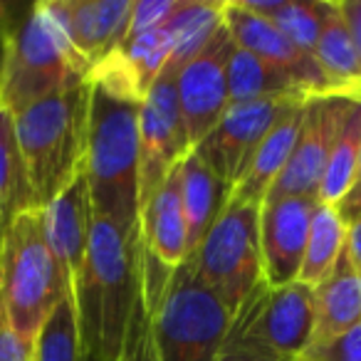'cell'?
<instances>
[{
    "mask_svg": "<svg viewBox=\"0 0 361 361\" xmlns=\"http://www.w3.org/2000/svg\"><path fill=\"white\" fill-rule=\"evenodd\" d=\"M346 255H349L351 265L356 267V272L361 275V216L356 221L346 223Z\"/></svg>",
    "mask_w": 361,
    "mask_h": 361,
    "instance_id": "e575fe53",
    "label": "cell"
},
{
    "mask_svg": "<svg viewBox=\"0 0 361 361\" xmlns=\"http://www.w3.org/2000/svg\"><path fill=\"white\" fill-rule=\"evenodd\" d=\"M305 102L292 104L290 109L277 119V124L267 131L262 144L257 146V151L252 154L243 178L238 180L235 186H233V191L228 193L226 203H252V206H262L267 191H270V186L275 183L277 176L282 173L292 149H295L297 134H300V126H302Z\"/></svg>",
    "mask_w": 361,
    "mask_h": 361,
    "instance_id": "ac0fdd59",
    "label": "cell"
},
{
    "mask_svg": "<svg viewBox=\"0 0 361 361\" xmlns=\"http://www.w3.org/2000/svg\"><path fill=\"white\" fill-rule=\"evenodd\" d=\"M361 156V99L349 97L341 111L339 126H336L334 144H331L326 169L322 176V186L317 203L339 206L344 196L354 186L356 166Z\"/></svg>",
    "mask_w": 361,
    "mask_h": 361,
    "instance_id": "44dd1931",
    "label": "cell"
},
{
    "mask_svg": "<svg viewBox=\"0 0 361 361\" xmlns=\"http://www.w3.org/2000/svg\"><path fill=\"white\" fill-rule=\"evenodd\" d=\"M314 198H277L260 206V260L262 282L270 290L300 277L307 238L312 228Z\"/></svg>",
    "mask_w": 361,
    "mask_h": 361,
    "instance_id": "4fadbf2b",
    "label": "cell"
},
{
    "mask_svg": "<svg viewBox=\"0 0 361 361\" xmlns=\"http://www.w3.org/2000/svg\"><path fill=\"white\" fill-rule=\"evenodd\" d=\"M336 211L344 218V223H351L361 216V156H359V166H356L354 186H351V191L344 196V201L336 206Z\"/></svg>",
    "mask_w": 361,
    "mask_h": 361,
    "instance_id": "d6a6232c",
    "label": "cell"
},
{
    "mask_svg": "<svg viewBox=\"0 0 361 361\" xmlns=\"http://www.w3.org/2000/svg\"><path fill=\"white\" fill-rule=\"evenodd\" d=\"M0 203H3V221L23 208L35 206L18 146L16 114L3 104H0Z\"/></svg>",
    "mask_w": 361,
    "mask_h": 361,
    "instance_id": "d4e9b609",
    "label": "cell"
},
{
    "mask_svg": "<svg viewBox=\"0 0 361 361\" xmlns=\"http://www.w3.org/2000/svg\"><path fill=\"white\" fill-rule=\"evenodd\" d=\"M233 317L196 275L186 257L173 270L151 312V334L159 361H216Z\"/></svg>",
    "mask_w": 361,
    "mask_h": 361,
    "instance_id": "8992f818",
    "label": "cell"
},
{
    "mask_svg": "<svg viewBox=\"0 0 361 361\" xmlns=\"http://www.w3.org/2000/svg\"><path fill=\"white\" fill-rule=\"evenodd\" d=\"M6 13L8 6L0 3V77H3V55H6V45H3V32H6Z\"/></svg>",
    "mask_w": 361,
    "mask_h": 361,
    "instance_id": "d590c367",
    "label": "cell"
},
{
    "mask_svg": "<svg viewBox=\"0 0 361 361\" xmlns=\"http://www.w3.org/2000/svg\"><path fill=\"white\" fill-rule=\"evenodd\" d=\"M245 305L250 331L267 349L287 361H297L305 354L314 331V287L295 280L270 290L260 282Z\"/></svg>",
    "mask_w": 361,
    "mask_h": 361,
    "instance_id": "7c38bea8",
    "label": "cell"
},
{
    "mask_svg": "<svg viewBox=\"0 0 361 361\" xmlns=\"http://www.w3.org/2000/svg\"><path fill=\"white\" fill-rule=\"evenodd\" d=\"M356 324H361V275L344 250L329 275L314 287V331L310 346L329 344Z\"/></svg>",
    "mask_w": 361,
    "mask_h": 361,
    "instance_id": "e0dca14e",
    "label": "cell"
},
{
    "mask_svg": "<svg viewBox=\"0 0 361 361\" xmlns=\"http://www.w3.org/2000/svg\"><path fill=\"white\" fill-rule=\"evenodd\" d=\"M235 47L226 20L218 25L211 40L180 67L176 75V92L183 124L191 146L201 144L231 106L228 97V62Z\"/></svg>",
    "mask_w": 361,
    "mask_h": 361,
    "instance_id": "30bf717a",
    "label": "cell"
},
{
    "mask_svg": "<svg viewBox=\"0 0 361 361\" xmlns=\"http://www.w3.org/2000/svg\"><path fill=\"white\" fill-rule=\"evenodd\" d=\"M216 361H287L282 356H277L272 349H267L260 339L250 331V312L247 305L243 302V307L238 310V314L231 319L228 334L223 339V346L218 351Z\"/></svg>",
    "mask_w": 361,
    "mask_h": 361,
    "instance_id": "83f0119b",
    "label": "cell"
},
{
    "mask_svg": "<svg viewBox=\"0 0 361 361\" xmlns=\"http://www.w3.org/2000/svg\"><path fill=\"white\" fill-rule=\"evenodd\" d=\"M201 282L235 317L243 302L262 282L260 206L226 203L206 238L188 255Z\"/></svg>",
    "mask_w": 361,
    "mask_h": 361,
    "instance_id": "52a82bcc",
    "label": "cell"
},
{
    "mask_svg": "<svg viewBox=\"0 0 361 361\" xmlns=\"http://www.w3.org/2000/svg\"><path fill=\"white\" fill-rule=\"evenodd\" d=\"M305 99L310 97H272V99L231 104L221 116V121L211 129V134L201 144L193 146V151L211 166L213 173L223 183L226 198L243 178L252 154L262 144L267 131L277 124V119L292 104Z\"/></svg>",
    "mask_w": 361,
    "mask_h": 361,
    "instance_id": "9c48e42d",
    "label": "cell"
},
{
    "mask_svg": "<svg viewBox=\"0 0 361 361\" xmlns=\"http://www.w3.org/2000/svg\"><path fill=\"white\" fill-rule=\"evenodd\" d=\"M139 295V233L126 235L94 218L85 267L72 287L82 354L97 361H119Z\"/></svg>",
    "mask_w": 361,
    "mask_h": 361,
    "instance_id": "6da1fadb",
    "label": "cell"
},
{
    "mask_svg": "<svg viewBox=\"0 0 361 361\" xmlns=\"http://www.w3.org/2000/svg\"><path fill=\"white\" fill-rule=\"evenodd\" d=\"M314 60L341 97L361 99V57L336 3H324Z\"/></svg>",
    "mask_w": 361,
    "mask_h": 361,
    "instance_id": "ffe728a7",
    "label": "cell"
},
{
    "mask_svg": "<svg viewBox=\"0 0 361 361\" xmlns=\"http://www.w3.org/2000/svg\"><path fill=\"white\" fill-rule=\"evenodd\" d=\"M35 361H82L80 329L72 295L62 297L35 339Z\"/></svg>",
    "mask_w": 361,
    "mask_h": 361,
    "instance_id": "4316f807",
    "label": "cell"
},
{
    "mask_svg": "<svg viewBox=\"0 0 361 361\" xmlns=\"http://www.w3.org/2000/svg\"><path fill=\"white\" fill-rule=\"evenodd\" d=\"M223 23V3H208V0H183V6L176 16L166 23L171 37H173V52L166 67L178 72L186 65L218 30Z\"/></svg>",
    "mask_w": 361,
    "mask_h": 361,
    "instance_id": "cb8c5ba5",
    "label": "cell"
},
{
    "mask_svg": "<svg viewBox=\"0 0 361 361\" xmlns=\"http://www.w3.org/2000/svg\"><path fill=\"white\" fill-rule=\"evenodd\" d=\"M228 97H231V104H243V102L272 99V97L310 94H305L290 75L235 45L228 62Z\"/></svg>",
    "mask_w": 361,
    "mask_h": 361,
    "instance_id": "7402d4cb",
    "label": "cell"
},
{
    "mask_svg": "<svg viewBox=\"0 0 361 361\" xmlns=\"http://www.w3.org/2000/svg\"><path fill=\"white\" fill-rule=\"evenodd\" d=\"M297 361H361V324L322 346H310Z\"/></svg>",
    "mask_w": 361,
    "mask_h": 361,
    "instance_id": "4dcf8cb0",
    "label": "cell"
},
{
    "mask_svg": "<svg viewBox=\"0 0 361 361\" xmlns=\"http://www.w3.org/2000/svg\"><path fill=\"white\" fill-rule=\"evenodd\" d=\"M344 245H346V223L339 216L336 206L317 203L314 213H312V228H310V238H307L305 260H302V270L297 280L310 287H317L329 275L331 267L336 265L339 255L344 252Z\"/></svg>",
    "mask_w": 361,
    "mask_h": 361,
    "instance_id": "603a6c76",
    "label": "cell"
},
{
    "mask_svg": "<svg viewBox=\"0 0 361 361\" xmlns=\"http://www.w3.org/2000/svg\"><path fill=\"white\" fill-rule=\"evenodd\" d=\"M0 221H3V203H0Z\"/></svg>",
    "mask_w": 361,
    "mask_h": 361,
    "instance_id": "74e56055",
    "label": "cell"
},
{
    "mask_svg": "<svg viewBox=\"0 0 361 361\" xmlns=\"http://www.w3.org/2000/svg\"><path fill=\"white\" fill-rule=\"evenodd\" d=\"M3 45L0 104L13 114L90 75V65L72 42L65 0H42L25 11L8 6Z\"/></svg>",
    "mask_w": 361,
    "mask_h": 361,
    "instance_id": "7a4b0ae2",
    "label": "cell"
},
{
    "mask_svg": "<svg viewBox=\"0 0 361 361\" xmlns=\"http://www.w3.org/2000/svg\"><path fill=\"white\" fill-rule=\"evenodd\" d=\"M90 85L65 87L16 114V136L37 208L85 169Z\"/></svg>",
    "mask_w": 361,
    "mask_h": 361,
    "instance_id": "277c9868",
    "label": "cell"
},
{
    "mask_svg": "<svg viewBox=\"0 0 361 361\" xmlns=\"http://www.w3.org/2000/svg\"><path fill=\"white\" fill-rule=\"evenodd\" d=\"M346 99L349 97H310L305 102L295 149H292L282 173L277 176L275 183L267 191L265 201H277V198L290 196L314 198L317 201L322 176H324L326 159H329Z\"/></svg>",
    "mask_w": 361,
    "mask_h": 361,
    "instance_id": "8fae6325",
    "label": "cell"
},
{
    "mask_svg": "<svg viewBox=\"0 0 361 361\" xmlns=\"http://www.w3.org/2000/svg\"><path fill=\"white\" fill-rule=\"evenodd\" d=\"M119 361H159L154 346V334H151V314L146 310L144 295H139L134 307V314L129 322V331H126L124 351H121Z\"/></svg>",
    "mask_w": 361,
    "mask_h": 361,
    "instance_id": "f1b7e54d",
    "label": "cell"
},
{
    "mask_svg": "<svg viewBox=\"0 0 361 361\" xmlns=\"http://www.w3.org/2000/svg\"><path fill=\"white\" fill-rule=\"evenodd\" d=\"M72 295L42 228V208L13 213L0 228V307L11 326L35 344L62 297Z\"/></svg>",
    "mask_w": 361,
    "mask_h": 361,
    "instance_id": "5b68a950",
    "label": "cell"
},
{
    "mask_svg": "<svg viewBox=\"0 0 361 361\" xmlns=\"http://www.w3.org/2000/svg\"><path fill=\"white\" fill-rule=\"evenodd\" d=\"M176 75L164 67L139 106V213L169 171L193 149L180 116Z\"/></svg>",
    "mask_w": 361,
    "mask_h": 361,
    "instance_id": "ba28073f",
    "label": "cell"
},
{
    "mask_svg": "<svg viewBox=\"0 0 361 361\" xmlns=\"http://www.w3.org/2000/svg\"><path fill=\"white\" fill-rule=\"evenodd\" d=\"M82 361H97V359H92V356H85V354H82Z\"/></svg>",
    "mask_w": 361,
    "mask_h": 361,
    "instance_id": "8d00e7d4",
    "label": "cell"
},
{
    "mask_svg": "<svg viewBox=\"0 0 361 361\" xmlns=\"http://www.w3.org/2000/svg\"><path fill=\"white\" fill-rule=\"evenodd\" d=\"M336 6H339V13L344 18L346 27H349L351 40H354L361 57V0H344V3H336Z\"/></svg>",
    "mask_w": 361,
    "mask_h": 361,
    "instance_id": "836d02e7",
    "label": "cell"
},
{
    "mask_svg": "<svg viewBox=\"0 0 361 361\" xmlns=\"http://www.w3.org/2000/svg\"><path fill=\"white\" fill-rule=\"evenodd\" d=\"M180 206L186 218V257L196 252L208 228L226 206V188L213 169L196 154L188 151L180 159Z\"/></svg>",
    "mask_w": 361,
    "mask_h": 361,
    "instance_id": "d6986e66",
    "label": "cell"
},
{
    "mask_svg": "<svg viewBox=\"0 0 361 361\" xmlns=\"http://www.w3.org/2000/svg\"><path fill=\"white\" fill-rule=\"evenodd\" d=\"M92 198L85 169L42 208V228L47 245L60 265L70 290L77 285L87 260V247L92 235Z\"/></svg>",
    "mask_w": 361,
    "mask_h": 361,
    "instance_id": "9a60e30c",
    "label": "cell"
},
{
    "mask_svg": "<svg viewBox=\"0 0 361 361\" xmlns=\"http://www.w3.org/2000/svg\"><path fill=\"white\" fill-rule=\"evenodd\" d=\"M0 361H35V344L23 339L0 307Z\"/></svg>",
    "mask_w": 361,
    "mask_h": 361,
    "instance_id": "1f68e13d",
    "label": "cell"
},
{
    "mask_svg": "<svg viewBox=\"0 0 361 361\" xmlns=\"http://www.w3.org/2000/svg\"><path fill=\"white\" fill-rule=\"evenodd\" d=\"M223 20L233 35V42L262 62L290 75L302 92L310 97H341L326 80L314 57L300 52L270 20L243 11L238 3H223Z\"/></svg>",
    "mask_w": 361,
    "mask_h": 361,
    "instance_id": "5bb4252c",
    "label": "cell"
},
{
    "mask_svg": "<svg viewBox=\"0 0 361 361\" xmlns=\"http://www.w3.org/2000/svg\"><path fill=\"white\" fill-rule=\"evenodd\" d=\"M180 6H183V0H139L131 6V20L126 35H139V32L166 25Z\"/></svg>",
    "mask_w": 361,
    "mask_h": 361,
    "instance_id": "f546056e",
    "label": "cell"
},
{
    "mask_svg": "<svg viewBox=\"0 0 361 361\" xmlns=\"http://www.w3.org/2000/svg\"><path fill=\"white\" fill-rule=\"evenodd\" d=\"M134 0H65L67 25L90 70L124 42Z\"/></svg>",
    "mask_w": 361,
    "mask_h": 361,
    "instance_id": "2e32d148",
    "label": "cell"
},
{
    "mask_svg": "<svg viewBox=\"0 0 361 361\" xmlns=\"http://www.w3.org/2000/svg\"><path fill=\"white\" fill-rule=\"evenodd\" d=\"M90 85L85 176L94 218L139 233V102Z\"/></svg>",
    "mask_w": 361,
    "mask_h": 361,
    "instance_id": "3957f363",
    "label": "cell"
},
{
    "mask_svg": "<svg viewBox=\"0 0 361 361\" xmlns=\"http://www.w3.org/2000/svg\"><path fill=\"white\" fill-rule=\"evenodd\" d=\"M111 52H116V57L124 62V67L134 77L139 92L146 97V92L151 90L154 80L161 75L166 62L171 60L173 37H171L169 27L161 25L154 27V30L139 32V35H126L124 42Z\"/></svg>",
    "mask_w": 361,
    "mask_h": 361,
    "instance_id": "484cf974",
    "label": "cell"
}]
</instances>
